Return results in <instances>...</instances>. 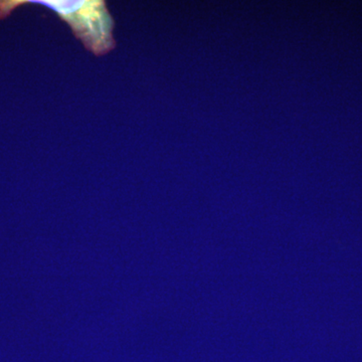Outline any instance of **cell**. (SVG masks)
I'll use <instances>...</instances> for the list:
<instances>
[{"instance_id": "6da1fadb", "label": "cell", "mask_w": 362, "mask_h": 362, "mask_svg": "<svg viewBox=\"0 0 362 362\" xmlns=\"http://www.w3.org/2000/svg\"><path fill=\"white\" fill-rule=\"evenodd\" d=\"M25 4H40L52 9L70 25L74 35L86 49L104 56L115 49L114 21L106 2L102 0H11L0 1V20L7 18L16 7Z\"/></svg>"}]
</instances>
